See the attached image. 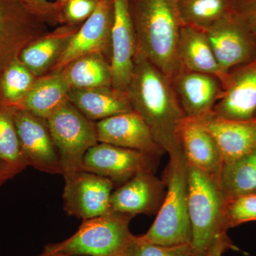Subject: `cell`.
Here are the masks:
<instances>
[{"mask_svg": "<svg viewBox=\"0 0 256 256\" xmlns=\"http://www.w3.org/2000/svg\"><path fill=\"white\" fill-rule=\"evenodd\" d=\"M126 92L132 110L142 118L165 153L169 156L182 154L180 128L186 117L170 79L143 56L136 54Z\"/></svg>", "mask_w": 256, "mask_h": 256, "instance_id": "1", "label": "cell"}, {"mask_svg": "<svg viewBox=\"0 0 256 256\" xmlns=\"http://www.w3.org/2000/svg\"><path fill=\"white\" fill-rule=\"evenodd\" d=\"M137 50L168 78L178 68V45L182 22L174 0H130Z\"/></svg>", "mask_w": 256, "mask_h": 256, "instance_id": "2", "label": "cell"}, {"mask_svg": "<svg viewBox=\"0 0 256 256\" xmlns=\"http://www.w3.org/2000/svg\"><path fill=\"white\" fill-rule=\"evenodd\" d=\"M163 182L166 194L156 220L143 239L161 246L191 244L192 230L188 217V166L184 152L170 156Z\"/></svg>", "mask_w": 256, "mask_h": 256, "instance_id": "3", "label": "cell"}, {"mask_svg": "<svg viewBox=\"0 0 256 256\" xmlns=\"http://www.w3.org/2000/svg\"><path fill=\"white\" fill-rule=\"evenodd\" d=\"M132 218L111 210L84 220L70 238L46 245L38 256H124L134 238L129 228Z\"/></svg>", "mask_w": 256, "mask_h": 256, "instance_id": "4", "label": "cell"}, {"mask_svg": "<svg viewBox=\"0 0 256 256\" xmlns=\"http://www.w3.org/2000/svg\"><path fill=\"white\" fill-rule=\"evenodd\" d=\"M188 166L191 246L195 256H204L217 238L228 232L224 220L226 198L217 180Z\"/></svg>", "mask_w": 256, "mask_h": 256, "instance_id": "5", "label": "cell"}, {"mask_svg": "<svg viewBox=\"0 0 256 256\" xmlns=\"http://www.w3.org/2000/svg\"><path fill=\"white\" fill-rule=\"evenodd\" d=\"M46 120L60 156L64 178L82 170L84 156L98 143L95 122L85 117L68 100Z\"/></svg>", "mask_w": 256, "mask_h": 256, "instance_id": "6", "label": "cell"}, {"mask_svg": "<svg viewBox=\"0 0 256 256\" xmlns=\"http://www.w3.org/2000/svg\"><path fill=\"white\" fill-rule=\"evenodd\" d=\"M160 160L142 152L98 142L84 156L82 170L108 178L116 188L138 174L156 173Z\"/></svg>", "mask_w": 256, "mask_h": 256, "instance_id": "7", "label": "cell"}, {"mask_svg": "<svg viewBox=\"0 0 256 256\" xmlns=\"http://www.w3.org/2000/svg\"><path fill=\"white\" fill-rule=\"evenodd\" d=\"M48 25L20 0H0V70L31 42L50 32Z\"/></svg>", "mask_w": 256, "mask_h": 256, "instance_id": "8", "label": "cell"}, {"mask_svg": "<svg viewBox=\"0 0 256 256\" xmlns=\"http://www.w3.org/2000/svg\"><path fill=\"white\" fill-rule=\"evenodd\" d=\"M64 180L62 198L67 215L84 220L111 212L114 186L108 178L82 170L64 176Z\"/></svg>", "mask_w": 256, "mask_h": 256, "instance_id": "9", "label": "cell"}, {"mask_svg": "<svg viewBox=\"0 0 256 256\" xmlns=\"http://www.w3.org/2000/svg\"><path fill=\"white\" fill-rule=\"evenodd\" d=\"M18 140L28 166L42 172L62 174V164L46 119L14 108Z\"/></svg>", "mask_w": 256, "mask_h": 256, "instance_id": "10", "label": "cell"}, {"mask_svg": "<svg viewBox=\"0 0 256 256\" xmlns=\"http://www.w3.org/2000/svg\"><path fill=\"white\" fill-rule=\"evenodd\" d=\"M204 31L224 73L246 64L256 55V37L233 14Z\"/></svg>", "mask_w": 256, "mask_h": 256, "instance_id": "11", "label": "cell"}, {"mask_svg": "<svg viewBox=\"0 0 256 256\" xmlns=\"http://www.w3.org/2000/svg\"><path fill=\"white\" fill-rule=\"evenodd\" d=\"M170 80L178 105L188 118H200L212 112L223 96V82L212 74L178 67Z\"/></svg>", "mask_w": 256, "mask_h": 256, "instance_id": "12", "label": "cell"}, {"mask_svg": "<svg viewBox=\"0 0 256 256\" xmlns=\"http://www.w3.org/2000/svg\"><path fill=\"white\" fill-rule=\"evenodd\" d=\"M114 13V0H100L94 12L80 25L50 72H60L72 60L90 54L100 53L110 60Z\"/></svg>", "mask_w": 256, "mask_h": 256, "instance_id": "13", "label": "cell"}, {"mask_svg": "<svg viewBox=\"0 0 256 256\" xmlns=\"http://www.w3.org/2000/svg\"><path fill=\"white\" fill-rule=\"evenodd\" d=\"M110 63L112 87L126 92L134 70L137 50L130 0H114Z\"/></svg>", "mask_w": 256, "mask_h": 256, "instance_id": "14", "label": "cell"}, {"mask_svg": "<svg viewBox=\"0 0 256 256\" xmlns=\"http://www.w3.org/2000/svg\"><path fill=\"white\" fill-rule=\"evenodd\" d=\"M224 94L214 112L235 120L256 119V55L250 62L227 73Z\"/></svg>", "mask_w": 256, "mask_h": 256, "instance_id": "15", "label": "cell"}, {"mask_svg": "<svg viewBox=\"0 0 256 256\" xmlns=\"http://www.w3.org/2000/svg\"><path fill=\"white\" fill-rule=\"evenodd\" d=\"M98 142L134 150L161 158L165 152L136 111L112 116L95 122Z\"/></svg>", "mask_w": 256, "mask_h": 256, "instance_id": "16", "label": "cell"}, {"mask_svg": "<svg viewBox=\"0 0 256 256\" xmlns=\"http://www.w3.org/2000/svg\"><path fill=\"white\" fill-rule=\"evenodd\" d=\"M166 194V186L156 173L138 174L116 188L110 198L112 212L134 217L138 214H156Z\"/></svg>", "mask_w": 256, "mask_h": 256, "instance_id": "17", "label": "cell"}, {"mask_svg": "<svg viewBox=\"0 0 256 256\" xmlns=\"http://www.w3.org/2000/svg\"><path fill=\"white\" fill-rule=\"evenodd\" d=\"M180 139L188 164L218 182L223 156L214 138L206 128L197 119L185 118L180 126Z\"/></svg>", "mask_w": 256, "mask_h": 256, "instance_id": "18", "label": "cell"}, {"mask_svg": "<svg viewBox=\"0 0 256 256\" xmlns=\"http://www.w3.org/2000/svg\"><path fill=\"white\" fill-rule=\"evenodd\" d=\"M197 120L214 138L223 156L224 164L238 159L256 148V119H226L212 111Z\"/></svg>", "mask_w": 256, "mask_h": 256, "instance_id": "19", "label": "cell"}, {"mask_svg": "<svg viewBox=\"0 0 256 256\" xmlns=\"http://www.w3.org/2000/svg\"><path fill=\"white\" fill-rule=\"evenodd\" d=\"M80 26L60 25L25 47L18 58L35 76L50 73Z\"/></svg>", "mask_w": 256, "mask_h": 256, "instance_id": "20", "label": "cell"}, {"mask_svg": "<svg viewBox=\"0 0 256 256\" xmlns=\"http://www.w3.org/2000/svg\"><path fill=\"white\" fill-rule=\"evenodd\" d=\"M68 101L94 122L132 110L127 92L112 86L70 89Z\"/></svg>", "mask_w": 256, "mask_h": 256, "instance_id": "21", "label": "cell"}, {"mask_svg": "<svg viewBox=\"0 0 256 256\" xmlns=\"http://www.w3.org/2000/svg\"><path fill=\"white\" fill-rule=\"evenodd\" d=\"M178 67L192 72L212 74L224 82V73L216 58L206 32L194 26L182 25L178 45Z\"/></svg>", "mask_w": 256, "mask_h": 256, "instance_id": "22", "label": "cell"}, {"mask_svg": "<svg viewBox=\"0 0 256 256\" xmlns=\"http://www.w3.org/2000/svg\"><path fill=\"white\" fill-rule=\"evenodd\" d=\"M70 88L60 72L38 77L18 108L47 119L68 100Z\"/></svg>", "mask_w": 256, "mask_h": 256, "instance_id": "23", "label": "cell"}, {"mask_svg": "<svg viewBox=\"0 0 256 256\" xmlns=\"http://www.w3.org/2000/svg\"><path fill=\"white\" fill-rule=\"evenodd\" d=\"M60 72L70 89L112 86L110 60L100 53L76 58Z\"/></svg>", "mask_w": 256, "mask_h": 256, "instance_id": "24", "label": "cell"}, {"mask_svg": "<svg viewBox=\"0 0 256 256\" xmlns=\"http://www.w3.org/2000/svg\"><path fill=\"white\" fill-rule=\"evenodd\" d=\"M218 184L226 200L256 194V148L238 159L224 163Z\"/></svg>", "mask_w": 256, "mask_h": 256, "instance_id": "25", "label": "cell"}, {"mask_svg": "<svg viewBox=\"0 0 256 256\" xmlns=\"http://www.w3.org/2000/svg\"><path fill=\"white\" fill-rule=\"evenodd\" d=\"M234 0H178V14L183 25L202 30L233 13Z\"/></svg>", "mask_w": 256, "mask_h": 256, "instance_id": "26", "label": "cell"}, {"mask_svg": "<svg viewBox=\"0 0 256 256\" xmlns=\"http://www.w3.org/2000/svg\"><path fill=\"white\" fill-rule=\"evenodd\" d=\"M37 77L16 58L0 70V104L16 109Z\"/></svg>", "mask_w": 256, "mask_h": 256, "instance_id": "27", "label": "cell"}, {"mask_svg": "<svg viewBox=\"0 0 256 256\" xmlns=\"http://www.w3.org/2000/svg\"><path fill=\"white\" fill-rule=\"evenodd\" d=\"M0 160L20 173L26 166L15 124L14 108L0 104Z\"/></svg>", "mask_w": 256, "mask_h": 256, "instance_id": "28", "label": "cell"}, {"mask_svg": "<svg viewBox=\"0 0 256 256\" xmlns=\"http://www.w3.org/2000/svg\"><path fill=\"white\" fill-rule=\"evenodd\" d=\"M224 220L227 230L248 222H256V194L226 200Z\"/></svg>", "mask_w": 256, "mask_h": 256, "instance_id": "29", "label": "cell"}, {"mask_svg": "<svg viewBox=\"0 0 256 256\" xmlns=\"http://www.w3.org/2000/svg\"><path fill=\"white\" fill-rule=\"evenodd\" d=\"M124 256H195L191 244L161 246L134 236Z\"/></svg>", "mask_w": 256, "mask_h": 256, "instance_id": "30", "label": "cell"}, {"mask_svg": "<svg viewBox=\"0 0 256 256\" xmlns=\"http://www.w3.org/2000/svg\"><path fill=\"white\" fill-rule=\"evenodd\" d=\"M100 0H67L60 6L58 24L80 26L92 16Z\"/></svg>", "mask_w": 256, "mask_h": 256, "instance_id": "31", "label": "cell"}, {"mask_svg": "<svg viewBox=\"0 0 256 256\" xmlns=\"http://www.w3.org/2000/svg\"><path fill=\"white\" fill-rule=\"evenodd\" d=\"M32 13L48 24L56 26L58 24L60 6L56 2L48 0H20Z\"/></svg>", "mask_w": 256, "mask_h": 256, "instance_id": "32", "label": "cell"}, {"mask_svg": "<svg viewBox=\"0 0 256 256\" xmlns=\"http://www.w3.org/2000/svg\"><path fill=\"white\" fill-rule=\"evenodd\" d=\"M232 14L256 37V0H234Z\"/></svg>", "mask_w": 256, "mask_h": 256, "instance_id": "33", "label": "cell"}, {"mask_svg": "<svg viewBox=\"0 0 256 256\" xmlns=\"http://www.w3.org/2000/svg\"><path fill=\"white\" fill-rule=\"evenodd\" d=\"M235 248L228 234H224L216 240L212 248L204 256H222L226 250Z\"/></svg>", "mask_w": 256, "mask_h": 256, "instance_id": "34", "label": "cell"}, {"mask_svg": "<svg viewBox=\"0 0 256 256\" xmlns=\"http://www.w3.org/2000/svg\"><path fill=\"white\" fill-rule=\"evenodd\" d=\"M18 174L13 168L0 160V186Z\"/></svg>", "mask_w": 256, "mask_h": 256, "instance_id": "35", "label": "cell"}, {"mask_svg": "<svg viewBox=\"0 0 256 256\" xmlns=\"http://www.w3.org/2000/svg\"><path fill=\"white\" fill-rule=\"evenodd\" d=\"M66 1H67V0H56V2L57 4L60 5H60H62V4H64V3Z\"/></svg>", "mask_w": 256, "mask_h": 256, "instance_id": "36", "label": "cell"}, {"mask_svg": "<svg viewBox=\"0 0 256 256\" xmlns=\"http://www.w3.org/2000/svg\"><path fill=\"white\" fill-rule=\"evenodd\" d=\"M174 1L176 2V1H178V0H174Z\"/></svg>", "mask_w": 256, "mask_h": 256, "instance_id": "37", "label": "cell"}, {"mask_svg": "<svg viewBox=\"0 0 256 256\" xmlns=\"http://www.w3.org/2000/svg\"></svg>", "mask_w": 256, "mask_h": 256, "instance_id": "38", "label": "cell"}]
</instances>
